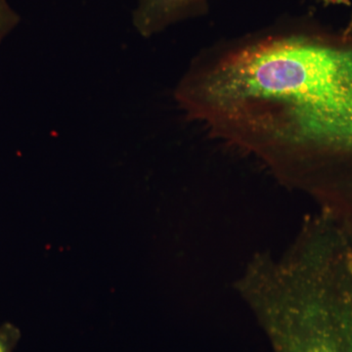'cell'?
Listing matches in <instances>:
<instances>
[{
  "instance_id": "obj_1",
  "label": "cell",
  "mask_w": 352,
  "mask_h": 352,
  "mask_svg": "<svg viewBox=\"0 0 352 352\" xmlns=\"http://www.w3.org/2000/svg\"><path fill=\"white\" fill-rule=\"evenodd\" d=\"M237 144L282 168L321 161L352 146V50L287 69L243 113Z\"/></svg>"
},
{
  "instance_id": "obj_4",
  "label": "cell",
  "mask_w": 352,
  "mask_h": 352,
  "mask_svg": "<svg viewBox=\"0 0 352 352\" xmlns=\"http://www.w3.org/2000/svg\"><path fill=\"white\" fill-rule=\"evenodd\" d=\"M19 14L14 10L8 0H0V44L20 23Z\"/></svg>"
},
{
  "instance_id": "obj_2",
  "label": "cell",
  "mask_w": 352,
  "mask_h": 352,
  "mask_svg": "<svg viewBox=\"0 0 352 352\" xmlns=\"http://www.w3.org/2000/svg\"><path fill=\"white\" fill-rule=\"evenodd\" d=\"M310 300L314 332L305 352H352V289H322Z\"/></svg>"
},
{
  "instance_id": "obj_5",
  "label": "cell",
  "mask_w": 352,
  "mask_h": 352,
  "mask_svg": "<svg viewBox=\"0 0 352 352\" xmlns=\"http://www.w3.org/2000/svg\"><path fill=\"white\" fill-rule=\"evenodd\" d=\"M21 339L20 329L12 323L0 326V352H13Z\"/></svg>"
},
{
  "instance_id": "obj_3",
  "label": "cell",
  "mask_w": 352,
  "mask_h": 352,
  "mask_svg": "<svg viewBox=\"0 0 352 352\" xmlns=\"http://www.w3.org/2000/svg\"><path fill=\"white\" fill-rule=\"evenodd\" d=\"M208 0H138L132 23L141 36L150 38L170 25L207 12Z\"/></svg>"
}]
</instances>
